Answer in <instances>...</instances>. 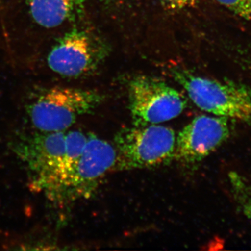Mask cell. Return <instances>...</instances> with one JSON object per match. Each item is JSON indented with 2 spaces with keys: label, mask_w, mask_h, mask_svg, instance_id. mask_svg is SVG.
I'll return each mask as SVG.
<instances>
[{
  "label": "cell",
  "mask_w": 251,
  "mask_h": 251,
  "mask_svg": "<svg viewBox=\"0 0 251 251\" xmlns=\"http://www.w3.org/2000/svg\"><path fill=\"white\" fill-rule=\"evenodd\" d=\"M88 135L80 130L41 132L20 140L14 151L27 168L32 188L58 202Z\"/></svg>",
  "instance_id": "obj_1"
},
{
  "label": "cell",
  "mask_w": 251,
  "mask_h": 251,
  "mask_svg": "<svg viewBox=\"0 0 251 251\" xmlns=\"http://www.w3.org/2000/svg\"><path fill=\"white\" fill-rule=\"evenodd\" d=\"M171 72L198 108L215 116L251 124V90L247 86L198 76L184 69Z\"/></svg>",
  "instance_id": "obj_2"
},
{
  "label": "cell",
  "mask_w": 251,
  "mask_h": 251,
  "mask_svg": "<svg viewBox=\"0 0 251 251\" xmlns=\"http://www.w3.org/2000/svg\"><path fill=\"white\" fill-rule=\"evenodd\" d=\"M102 100V96L95 91L53 87L39 94L27 112L39 131H65L79 117L93 111Z\"/></svg>",
  "instance_id": "obj_3"
},
{
  "label": "cell",
  "mask_w": 251,
  "mask_h": 251,
  "mask_svg": "<svg viewBox=\"0 0 251 251\" xmlns=\"http://www.w3.org/2000/svg\"><path fill=\"white\" fill-rule=\"evenodd\" d=\"M176 138L174 130L159 124L120 130L115 138L117 169H141L171 161L175 156Z\"/></svg>",
  "instance_id": "obj_4"
},
{
  "label": "cell",
  "mask_w": 251,
  "mask_h": 251,
  "mask_svg": "<svg viewBox=\"0 0 251 251\" xmlns=\"http://www.w3.org/2000/svg\"><path fill=\"white\" fill-rule=\"evenodd\" d=\"M129 110L134 125H157L179 116L187 101L164 81L139 75L128 85Z\"/></svg>",
  "instance_id": "obj_5"
},
{
  "label": "cell",
  "mask_w": 251,
  "mask_h": 251,
  "mask_svg": "<svg viewBox=\"0 0 251 251\" xmlns=\"http://www.w3.org/2000/svg\"><path fill=\"white\" fill-rule=\"evenodd\" d=\"M117 163L115 147L97 135L89 134L83 151L64 184L58 202L90 198L101 180L116 168Z\"/></svg>",
  "instance_id": "obj_6"
},
{
  "label": "cell",
  "mask_w": 251,
  "mask_h": 251,
  "mask_svg": "<svg viewBox=\"0 0 251 251\" xmlns=\"http://www.w3.org/2000/svg\"><path fill=\"white\" fill-rule=\"evenodd\" d=\"M101 57V50L93 36L82 29H74L56 41L47 63L55 74L74 78L92 72Z\"/></svg>",
  "instance_id": "obj_7"
},
{
  "label": "cell",
  "mask_w": 251,
  "mask_h": 251,
  "mask_svg": "<svg viewBox=\"0 0 251 251\" xmlns=\"http://www.w3.org/2000/svg\"><path fill=\"white\" fill-rule=\"evenodd\" d=\"M228 119L215 115L196 117L176 138L175 158L186 164L199 163L228 138Z\"/></svg>",
  "instance_id": "obj_8"
},
{
  "label": "cell",
  "mask_w": 251,
  "mask_h": 251,
  "mask_svg": "<svg viewBox=\"0 0 251 251\" xmlns=\"http://www.w3.org/2000/svg\"><path fill=\"white\" fill-rule=\"evenodd\" d=\"M29 14L44 28L57 27L82 14L85 0H25Z\"/></svg>",
  "instance_id": "obj_9"
},
{
  "label": "cell",
  "mask_w": 251,
  "mask_h": 251,
  "mask_svg": "<svg viewBox=\"0 0 251 251\" xmlns=\"http://www.w3.org/2000/svg\"><path fill=\"white\" fill-rule=\"evenodd\" d=\"M232 191L236 201L240 206L242 212L251 223V196L250 191L244 180L236 173L229 175Z\"/></svg>",
  "instance_id": "obj_10"
},
{
  "label": "cell",
  "mask_w": 251,
  "mask_h": 251,
  "mask_svg": "<svg viewBox=\"0 0 251 251\" xmlns=\"http://www.w3.org/2000/svg\"><path fill=\"white\" fill-rule=\"evenodd\" d=\"M236 16L251 20V0H216Z\"/></svg>",
  "instance_id": "obj_11"
},
{
  "label": "cell",
  "mask_w": 251,
  "mask_h": 251,
  "mask_svg": "<svg viewBox=\"0 0 251 251\" xmlns=\"http://www.w3.org/2000/svg\"><path fill=\"white\" fill-rule=\"evenodd\" d=\"M163 6L172 11L181 10L193 7L197 4L198 0H159Z\"/></svg>",
  "instance_id": "obj_12"
},
{
  "label": "cell",
  "mask_w": 251,
  "mask_h": 251,
  "mask_svg": "<svg viewBox=\"0 0 251 251\" xmlns=\"http://www.w3.org/2000/svg\"><path fill=\"white\" fill-rule=\"evenodd\" d=\"M102 2L107 4H116V3L120 2L123 0H100Z\"/></svg>",
  "instance_id": "obj_13"
}]
</instances>
